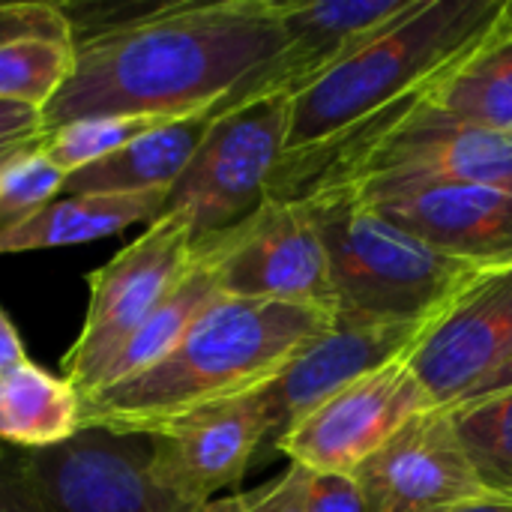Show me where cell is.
<instances>
[{"instance_id":"obj_16","label":"cell","mask_w":512,"mask_h":512,"mask_svg":"<svg viewBox=\"0 0 512 512\" xmlns=\"http://www.w3.org/2000/svg\"><path fill=\"white\" fill-rule=\"evenodd\" d=\"M417 0H291L279 3L288 45L237 102L267 93H300L327 69L366 45L387 24L411 12ZM234 102V105H237Z\"/></svg>"},{"instance_id":"obj_17","label":"cell","mask_w":512,"mask_h":512,"mask_svg":"<svg viewBox=\"0 0 512 512\" xmlns=\"http://www.w3.org/2000/svg\"><path fill=\"white\" fill-rule=\"evenodd\" d=\"M75 66V27L60 3H0V102L42 111Z\"/></svg>"},{"instance_id":"obj_11","label":"cell","mask_w":512,"mask_h":512,"mask_svg":"<svg viewBox=\"0 0 512 512\" xmlns=\"http://www.w3.org/2000/svg\"><path fill=\"white\" fill-rule=\"evenodd\" d=\"M429 408L435 405L426 387L402 357L309 411L276 444V453L318 474H354L408 420Z\"/></svg>"},{"instance_id":"obj_27","label":"cell","mask_w":512,"mask_h":512,"mask_svg":"<svg viewBox=\"0 0 512 512\" xmlns=\"http://www.w3.org/2000/svg\"><path fill=\"white\" fill-rule=\"evenodd\" d=\"M0 512H57L36 486L21 450L0 459Z\"/></svg>"},{"instance_id":"obj_30","label":"cell","mask_w":512,"mask_h":512,"mask_svg":"<svg viewBox=\"0 0 512 512\" xmlns=\"http://www.w3.org/2000/svg\"><path fill=\"white\" fill-rule=\"evenodd\" d=\"M21 363H27V348L21 333L15 330V324L9 321V315L0 306V378L12 369H18Z\"/></svg>"},{"instance_id":"obj_1","label":"cell","mask_w":512,"mask_h":512,"mask_svg":"<svg viewBox=\"0 0 512 512\" xmlns=\"http://www.w3.org/2000/svg\"><path fill=\"white\" fill-rule=\"evenodd\" d=\"M279 0L141 6L75 42V66L42 108L51 132L81 117L180 120L222 111L285 51Z\"/></svg>"},{"instance_id":"obj_25","label":"cell","mask_w":512,"mask_h":512,"mask_svg":"<svg viewBox=\"0 0 512 512\" xmlns=\"http://www.w3.org/2000/svg\"><path fill=\"white\" fill-rule=\"evenodd\" d=\"M66 174L45 156L42 138L0 168V231L30 219L63 192Z\"/></svg>"},{"instance_id":"obj_10","label":"cell","mask_w":512,"mask_h":512,"mask_svg":"<svg viewBox=\"0 0 512 512\" xmlns=\"http://www.w3.org/2000/svg\"><path fill=\"white\" fill-rule=\"evenodd\" d=\"M366 512H459L495 495L483 486L450 408L408 420L354 474Z\"/></svg>"},{"instance_id":"obj_22","label":"cell","mask_w":512,"mask_h":512,"mask_svg":"<svg viewBox=\"0 0 512 512\" xmlns=\"http://www.w3.org/2000/svg\"><path fill=\"white\" fill-rule=\"evenodd\" d=\"M219 297H222V288H219L216 270L204 258L195 255V264L189 267V273L174 285V291L150 312V318L120 348V354L111 360L96 390L123 384L141 375L144 369H150L153 363H159L186 336V330L204 315V309L216 303Z\"/></svg>"},{"instance_id":"obj_26","label":"cell","mask_w":512,"mask_h":512,"mask_svg":"<svg viewBox=\"0 0 512 512\" xmlns=\"http://www.w3.org/2000/svg\"><path fill=\"white\" fill-rule=\"evenodd\" d=\"M309 480H312V471L291 462L279 480L264 483L249 492H234V495L216 498L201 512H306Z\"/></svg>"},{"instance_id":"obj_29","label":"cell","mask_w":512,"mask_h":512,"mask_svg":"<svg viewBox=\"0 0 512 512\" xmlns=\"http://www.w3.org/2000/svg\"><path fill=\"white\" fill-rule=\"evenodd\" d=\"M42 135H45V129H42V111L27 108V105L0 102V147L36 141Z\"/></svg>"},{"instance_id":"obj_2","label":"cell","mask_w":512,"mask_h":512,"mask_svg":"<svg viewBox=\"0 0 512 512\" xmlns=\"http://www.w3.org/2000/svg\"><path fill=\"white\" fill-rule=\"evenodd\" d=\"M330 327L333 315L312 306L222 294L159 363L84 396L81 429L144 438L180 414L255 393Z\"/></svg>"},{"instance_id":"obj_19","label":"cell","mask_w":512,"mask_h":512,"mask_svg":"<svg viewBox=\"0 0 512 512\" xmlns=\"http://www.w3.org/2000/svg\"><path fill=\"white\" fill-rule=\"evenodd\" d=\"M168 195H63L30 219L0 231V255L81 246L162 216Z\"/></svg>"},{"instance_id":"obj_24","label":"cell","mask_w":512,"mask_h":512,"mask_svg":"<svg viewBox=\"0 0 512 512\" xmlns=\"http://www.w3.org/2000/svg\"><path fill=\"white\" fill-rule=\"evenodd\" d=\"M162 120H147V117H81L66 126H57L42 135V150L45 156L69 177L120 147H126L132 138L147 132Z\"/></svg>"},{"instance_id":"obj_7","label":"cell","mask_w":512,"mask_h":512,"mask_svg":"<svg viewBox=\"0 0 512 512\" xmlns=\"http://www.w3.org/2000/svg\"><path fill=\"white\" fill-rule=\"evenodd\" d=\"M225 297L336 312L327 249L300 201L267 198L234 228L195 243Z\"/></svg>"},{"instance_id":"obj_3","label":"cell","mask_w":512,"mask_h":512,"mask_svg":"<svg viewBox=\"0 0 512 512\" xmlns=\"http://www.w3.org/2000/svg\"><path fill=\"white\" fill-rule=\"evenodd\" d=\"M507 0H417L318 81L291 96L285 153L318 144L441 81L498 24Z\"/></svg>"},{"instance_id":"obj_34","label":"cell","mask_w":512,"mask_h":512,"mask_svg":"<svg viewBox=\"0 0 512 512\" xmlns=\"http://www.w3.org/2000/svg\"><path fill=\"white\" fill-rule=\"evenodd\" d=\"M6 453H9V447H3V444H0V459H3Z\"/></svg>"},{"instance_id":"obj_28","label":"cell","mask_w":512,"mask_h":512,"mask_svg":"<svg viewBox=\"0 0 512 512\" xmlns=\"http://www.w3.org/2000/svg\"><path fill=\"white\" fill-rule=\"evenodd\" d=\"M306 512H366L360 486L351 474H318L309 480Z\"/></svg>"},{"instance_id":"obj_13","label":"cell","mask_w":512,"mask_h":512,"mask_svg":"<svg viewBox=\"0 0 512 512\" xmlns=\"http://www.w3.org/2000/svg\"><path fill=\"white\" fill-rule=\"evenodd\" d=\"M57 512H201L147 474V438L81 429L69 444L24 453Z\"/></svg>"},{"instance_id":"obj_8","label":"cell","mask_w":512,"mask_h":512,"mask_svg":"<svg viewBox=\"0 0 512 512\" xmlns=\"http://www.w3.org/2000/svg\"><path fill=\"white\" fill-rule=\"evenodd\" d=\"M351 186L381 219L453 261L480 270L512 264V192L426 174H378Z\"/></svg>"},{"instance_id":"obj_32","label":"cell","mask_w":512,"mask_h":512,"mask_svg":"<svg viewBox=\"0 0 512 512\" xmlns=\"http://www.w3.org/2000/svg\"><path fill=\"white\" fill-rule=\"evenodd\" d=\"M459 512H512V504L501 501V498H492V501H483V504H474V507H465Z\"/></svg>"},{"instance_id":"obj_31","label":"cell","mask_w":512,"mask_h":512,"mask_svg":"<svg viewBox=\"0 0 512 512\" xmlns=\"http://www.w3.org/2000/svg\"><path fill=\"white\" fill-rule=\"evenodd\" d=\"M507 390H512V354L465 399V402H474V399H486V396H498V393H507ZM462 405V402H459Z\"/></svg>"},{"instance_id":"obj_5","label":"cell","mask_w":512,"mask_h":512,"mask_svg":"<svg viewBox=\"0 0 512 512\" xmlns=\"http://www.w3.org/2000/svg\"><path fill=\"white\" fill-rule=\"evenodd\" d=\"M288 117V93H267L222 108L168 192L162 213H180L192 225L195 243L252 216L267 201L273 171L285 156Z\"/></svg>"},{"instance_id":"obj_6","label":"cell","mask_w":512,"mask_h":512,"mask_svg":"<svg viewBox=\"0 0 512 512\" xmlns=\"http://www.w3.org/2000/svg\"><path fill=\"white\" fill-rule=\"evenodd\" d=\"M195 264V234L180 213H162L108 264L87 273V312L60 360L63 378L90 396L111 360Z\"/></svg>"},{"instance_id":"obj_14","label":"cell","mask_w":512,"mask_h":512,"mask_svg":"<svg viewBox=\"0 0 512 512\" xmlns=\"http://www.w3.org/2000/svg\"><path fill=\"white\" fill-rule=\"evenodd\" d=\"M432 324H336L306 345L264 390L267 441L264 450L288 435L321 402L351 387L354 381L408 357ZM261 450V453H264Z\"/></svg>"},{"instance_id":"obj_33","label":"cell","mask_w":512,"mask_h":512,"mask_svg":"<svg viewBox=\"0 0 512 512\" xmlns=\"http://www.w3.org/2000/svg\"><path fill=\"white\" fill-rule=\"evenodd\" d=\"M36 141H39V138H36ZM36 141H24V144H9V147H0V168H3L9 159H15L21 150H27L30 144H36Z\"/></svg>"},{"instance_id":"obj_20","label":"cell","mask_w":512,"mask_h":512,"mask_svg":"<svg viewBox=\"0 0 512 512\" xmlns=\"http://www.w3.org/2000/svg\"><path fill=\"white\" fill-rule=\"evenodd\" d=\"M81 432V393L33 360L0 378V444L21 453L54 450Z\"/></svg>"},{"instance_id":"obj_9","label":"cell","mask_w":512,"mask_h":512,"mask_svg":"<svg viewBox=\"0 0 512 512\" xmlns=\"http://www.w3.org/2000/svg\"><path fill=\"white\" fill-rule=\"evenodd\" d=\"M261 390L195 408L147 432V474L192 510L234 489L267 441Z\"/></svg>"},{"instance_id":"obj_15","label":"cell","mask_w":512,"mask_h":512,"mask_svg":"<svg viewBox=\"0 0 512 512\" xmlns=\"http://www.w3.org/2000/svg\"><path fill=\"white\" fill-rule=\"evenodd\" d=\"M378 174H426L512 192V135L453 120L426 102L390 132L342 186Z\"/></svg>"},{"instance_id":"obj_23","label":"cell","mask_w":512,"mask_h":512,"mask_svg":"<svg viewBox=\"0 0 512 512\" xmlns=\"http://www.w3.org/2000/svg\"><path fill=\"white\" fill-rule=\"evenodd\" d=\"M450 414L483 486L512 504V390L462 402Z\"/></svg>"},{"instance_id":"obj_21","label":"cell","mask_w":512,"mask_h":512,"mask_svg":"<svg viewBox=\"0 0 512 512\" xmlns=\"http://www.w3.org/2000/svg\"><path fill=\"white\" fill-rule=\"evenodd\" d=\"M432 105L453 120L512 135V0L492 33L438 84Z\"/></svg>"},{"instance_id":"obj_12","label":"cell","mask_w":512,"mask_h":512,"mask_svg":"<svg viewBox=\"0 0 512 512\" xmlns=\"http://www.w3.org/2000/svg\"><path fill=\"white\" fill-rule=\"evenodd\" d=\"M512 354V264L483 270L408 354L435 408L465 402Z\"/></svg>"},{"instance_id":"obj_18","label":"cell","mask_w":512,"mask_h":512,"mask_svg":"<svg viewBox=\"0 0 512 512\" xmlns=\"http://www.w3.org/2000/svg\"><path fill=\"white\" fill-rule=\"evenodd\" d=\"M216 114L219 108L150 126L117 153L69 174L60 195H168Z\"/></svg>"},{"instance_id":"obj_4","label":"cell","mask_w":512,"mask_h":512,"mask_svg":"<svg viewBox=\"0 0 512 512\" xmlns=\"http://www.w3.org/2000/svg\"><path fill=\"white\" fill-rule=\"evenodd\" d=\"M300 204L327 249L336 324H432L483 273L381 219L354 186Z\"/></svg>"}]
</instances>
